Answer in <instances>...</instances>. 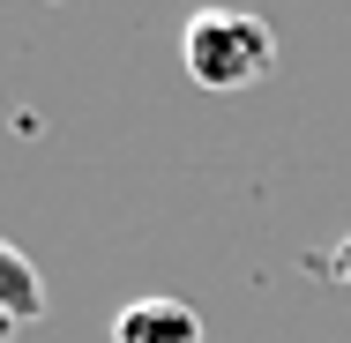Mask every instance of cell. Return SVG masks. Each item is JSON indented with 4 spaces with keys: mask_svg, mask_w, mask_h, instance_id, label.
<instances>
[{
    "mask_svg": "<svg viewBox=\"0 0 351 343\" xmlns=\"http://www.w3.org/2000/svg\"><path fill=\"white\" fill-rule=\"evenodd\" d=\"M180 60L202 90L232 97V90H254L277 68V30L247 8H195L187 30H180Z\"/></svg>",
    "mask_w": 351,
    "mask_h": 343,
    "instance_id": "1",
    "label": "cell"
},
{
    "mask_svg": "<svg viewBox=\"0 0 351 343\" xmlns=\"http://www.w3.org/2000/svg\"><path fill=\"white\" fill-rule=\"evenodd\" d=\"M112 343H202V314L187 298H128L112 314Z\"/></svg>",
    "mask_w": 351,
    "mask_h": 343,
    "instance_id": "2",
    "label": "cell"
},
{
    "mask_svg": "<svg viewBox=\"0 0 351 343\" xmlns=\"http://www.w3.org/2000/svg\"><path fill=\"white\" fill-rule=\"evenodd\" d=\"M38 314H45V276L15 239H0V321H38Z\"/></svg>",
    "mask_w": 351,
    "mask_h": 343,
    "instance_id": "3",
    "label": "cell"
},
{
    "mask_svg": "<svg viewBox=\"0 0 351 343\" xmlns=\"http://www.w3.org/2000/svg\"><path fill=\"white\" fill-rule=\"evenodd\" d=\"M329 276H337V283H344V291H351V231H344V239H337V246H329Z\"/></svg>",
    "mask_w": 351,
    "mask_h": 343,
    "instance_id": "4",
    "label": "cell"
}]
</instances>
